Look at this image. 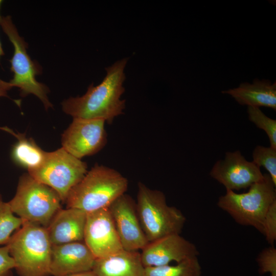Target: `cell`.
I'll list each match as a JSON object with an SVG mask.
<instances>
[{
	"mask_svg": "<svg viewBox=\"0 0 276 276\" xmlns=\"http://www.w3.org/2000/svg\"><path fill=\"white\" fill-rule=\"evenodd\" d=\"M249 121L267 134L270 146L276 148V120L266 116L259 107L247 106Z\"/></svg>",
	"mask_w": 276,
	"mask_h": 276,
	"instance_id": "obj_21",
	"label": "cell"
},
{
	"mask_svg": "<svg viewBox=\"0 0 276 276\" xmlns=\"http://www.w3.org/2000/svg\"><path fill=\"white\" fill-rule=\"evenodd\" d=\"M253 162L264 167L276 185V148L257 145L252 151Z\"/></svg>",
	"mask_w": 276,
	"mask_h": 276,
	"instance_id": "obj_22",
	"label": "cell"
},
{
	"mask_svg": "<svg viewBox=\"0 0 276 276\" xmlns=\"http://www.w3.org/2000/svg\"><path fill=\"white\" fill-rule=\"evenodd\" d=\"M142 250L141 259L145 267L166 265L173 261L179 263L199 254L193 243L177 234L149 242Z\"/></svg>",
	"mask_w": 276,
	"mask_h": 276,
	"instance_id": "obj_13",
	"label": "cell"
},
{
	"mask_svg": "<svg viewBox=\"0 0 276 276\" xmlns=\"http://www.w3.org/2000/svg\"><path fill=\"white\" fill-rule=\"evenodd\" d=\"M257 262L261 274L269 272L270 276H276V249L273 245L264 249L259 255Z\"/></svg>",
	"mask_w": 276,
	"mask_h": 276,
	"instance_id": "obj_23",
	"label": "cell"
},
{
	"mask_svg": "<svg viewBox=\"0 0 276 276\" xmlns=\"http://www.w3.org/2000/svg\"><path fill=\"white\" fill-rule=\"evenodd\" d=\"M127 179L119 172L96 164L70 191L66 208H76L88 213L108 208L128 188Z\"/></svg>",
	"mask_w": 276,
	"mask_h": 276,
	"instance_id": "obj_2",
	"label": "cell"
},
{
	"mask_svg": "<svg viewBox=\"0 0 276 276\" xmlns=\"http://www.w3.org/2000/svg\"><path fill=\"white\" fill-rule=\"evenodd\" d=\"M18 141L13 146L11 157L17 165L26 168L28 172L39 167L43 162L47 152L41 149L32 138L25 134L18 133Z\"/></svg>",
	"mask_w": 276,
	"mask_h": 276,
	"instance_id": "obj_18",
	"label": "cell"
},
{
	"mask_svg": "<svg viewBox=\"0 0 276 276\" xmlns=\"http://www.w3.org/2000/svg\"><path fill=\"white\" fill-rule=\"evenodd\" d=\"M0 129H2V130H5V131H6L7 132H8L9 133H10L11 134H12L13 132V131L12 130H11L9 128H8L7 127H0Z\"/></svg>",
	"mask_w": 276,
	"mask_h": 276,
	"instance_id": "obj_29",
	"label": "cell"
},
{
	"mask_svg": "<svg viewBox=\"0 0 276 276\" xmlns=\"http://www.w3.org/2000/svg\"><path fill=\"white\" fill-rule=\"evenodd\" d=\"M275 185L268 174L261 181L252 184L247 192L237 193L226 190L218 206L242 225L251 226L263 234V221L271 204L276 200Z\"/></svg>",
	"mask_w": 276,
	"mask_h": 276,
	"instance_id": "obj_5",
	"label": "cell"
},
{
	"mask_svg": "<svg viewBox=\"0 0 276 276\" xmlns=\"http://www.w3.org/2000/svg\"><path fill=\"white\" fill-rule=\"evenodd\" d=\"M231 95L239 104L276 109V83L256 79L252 83L244 82L239 87L222 91Z\"/></svg>",
	"mask_w": 276,
	"mask_h": 276,
	"instance_id": "obj_16",
	"label": "cell"
},
{
	"mask_svg": "<svg viewBox=\"0 0 276 276\" xmlns=\"http://www.w3.org/2000/svg\"><path fill=\"white\" fill-rule=\"evenodd\" d=\"M2 201H3V200H2V197L1 194H0V202H2Z\"/></svg>",
	"mask_w": 276,
	"mask_h": 276,
	"instance_id": "obj_30",
	"label": "cell"
},
{
	"mask_svg": "<svg viewBox=\"0 0 276 276\" xmlns=\"http://www.w3.org/2000/svg\"><path fill=\"white\" fill-rule=\"evenodd\" d=\"M65 276H97L93 270L69 274Z\"/></svg>",
	"mask_w": 276,
	"mask_h": 276,
	"instance_id": "obj_27",
	"label": "cell"
},
{
	"mask_svg": "<svg viewBox=\"0 0 276 276\" xmlns=\"http://www.w3.org/2000/svg\"><path fill=\"white\" fill-rule=\"evenodd\" d=\"M14 268L15 263L8 246L0 247V276H13L12 270Z\"/></svg>",
	"mask_w": 276,
	"mask_h": 276,
	"instance_id": "obj_25",
	"label": "cell"
},
{
	"mask_svg": "<svg viewBox=\"0 0 276 276\" xmlns=\"http://www.w3.org/2000/svg\"><path fill=\"white\" fill-rule=\"evenodd\" d=\"M2 3H3V1L0 0V9H1V5ZM1 17V16L0 15V18ZM4 55H5V53L3 49L1 42L0 41V59H1V57L2 56H4ZM0 88L8 90L10 89H11L12 87L10 85L9 82L4 81L0 79Z\"/></svg>",
	"mask_w": 276,
	"mask_h": 276,
	"instance_id": "obj_26",
	"label": "cell"
},
{
	"mask_svg": "<svg viewBox=\"0 0 276 276\" xmlns=\"http://www.w3.org/2000/svg\"><path fill=\"white\" fill-rule=\"evenodd\" d=\"M86 216L76 208L59 210L46 228L52 245L83 241Z\"/></svg>",
	"mask_w": 276,
	"mask_h": 276,
	"instance_id": "obj_15",
	"label": "cell"
},
{
	"mask_svg": "<svg viewBox=\"0 0 276 276\" xmlns=\"http://www.w3.org/2000/svg\"><path fill=\"white\" fill-rule=\"evenodd\" d=\"M263 234L270 245H273L276 240V200L268 209L263 221Z\"/></svg>",
	"mask_w": 276,
	"mask_h": 276,
	"instance_id": "obj_24",
	"label": "cell"
},
{
	"mask_svg": "<svg viewBox=\"0 0 276 276\" xmlns=\"http://www.w3.org/2000/svg\"><path fill=\"white\" fill-rule=\"evenodd\" d=\"M19 276H50L52 244L47 228L27 221L7 244Z\"/></svg>",
	"mask_w": 276,
	"mask_h": 276,
	"instance_id": "obj_3",
	"label": "cell"
},
{
	"mask_svg": "<svg viewBox=\"0 0 276 276\" xmlns=\"http://www.w3.org/2000/svg\"><path fill=\"white\" fill-rule=\"evenodd\" d=\"M105 123L100 119L73 118L62 134V147L80 159L97 153L107 142Z\"/></svg>",
	"mask_w": 276,
	"mask_h": 276,
	"instance_id": "obj_9",
	"label": "cell"
},
{
	"mask_svg": "<svg viewBox=\"0 0 276 276\" xmlns=\"http://www.w3.org/2000/svg\"><path fill=\"white\" fill-rule=\"evenodd\" d=\"M108 209L123 249L142 250L149 242L141 225L136 202L125 193L116 199Z\"/></svg>",
	"mask_w": 276,
	"mask_h": 276,
	"instance_id": "obj_12",
	"label": "cell"
},
{
	"mask_svg": "<svg viewBox=\"0 0 276 276\" xmlns=\"http://www.w3.org/2000/svg\"><path fill=\"white\" fill-rule=\"evenodd\" d=\"M8 97L7 95V90L0 88V97Z\"/></svg>",
	"mask_w": 276,
	"mask_h": 276,
	"instance_id": "obj_28",
	"label": "cell"
},
{
	"mask_svg": "<svg viewBox=\"0 0 276 276\" xmlns=\"http://www.w3.org/2000/svg\"><path fill=\"white\" fill-rule=\"evenodd\" d=\"M93 270L97 276H145L140 253L124 250L108 257L96 259Z\"/></svg>",
	"mask_w": 276,
	"mask_h": 276,
	"instance_id": "obj_17",
	"label": "cell"
},
{
	"mask_svg": "<svg viewBox=\"0 0 276 276\" xmlns=\"http://www.w3.org/2000/svg\"><path fill=\"white\" fill-rule=\"evenodd\" d=\"M61 202L55 190L37 181L29 173L19 177L16 193L8 202L13 213L23 221L45 228L61 209Z\"/></svg>",
	"mask_w": 276,
	"mask_h": 276,
	"instance_id": "obj_6",
	"label": "cell"
},
{
	"mask_svg": "<svg viewBox=\"0 0 276 276\" xmlns=\"http://www.w3.org/2000/svg\"><path fill=\"white\" fill-rule=\"evenodd\" d=\"M136 208L143 232L149 242L171 234H180L186 219L175 206H169L165 194L137 184Z\"/></svg>",
	"mask_w": 276,
	"mask_h": 276,
	"instance_id": "obj_4",
	"label": "cell"
},
{
	"mask_svg": "<svg viewBox=\"0 0 276 276\" xmlns=\"http://www.w3.org/2000/svg\"><path fill=\"white\" fill-rule=\"evenodd\" d=\"M87 172L86 163L67 152L62 147L47 152L38 168L28 173L37 181L52 188L65 203L72 189Z\"/></svg>",
	"mask_w": 276,
	"mask_h": 276,
	"instance_id": "obj_8",
	"label": "cell"
},
{
	"mask_svg": "<svg viewBox=\"0 0 276 276\" xmlns=\"http://www.w3.org/2000/svg\"><path fill=\"white\" fill-rule=\"evenodd\" d=\"M145 276H200L201 267L197 257L187 259L176 265L145 267Z\"/></svg>",
	"mask_w": 276,
	"mask_h": 276,
	"instance_id": "obj_19",
	"label": "cell"
},
{
	"mask_svg": "<svg viewBox=\"0 0 276 276\" xmlns=\"http://www.w3.org/2000/svg\"><path fill=\"white\" fill-rule=\"evenodd\" d=\"M0 26L13 45V56L10 60L12 79L9 82L11 87H18L21 97L32 94L42 102L46 110L53 108L48 96L49 89L47 85L39 82L36 76L39 74L38 66L28 53V44L22 37L13 23L11 16L0 18Z\"/></svg>",
	"mask_w": 276,
	"mask_h": 276,
	"instance_id": "obj_7",
	"label": "cell"
},
{
	"mask_svg": "<svg viewBox=\"0 0 276 276\" xmlns=\"http://www.w3.org/2000/svg\"><path fill=\"white\" fill-rule=\"evenodd\" d=\"M23 220L14 215L8 202H0V245H7L12 233L22 225Z\"/></svg>",
	"mask_w": 276,
	"mask_h": 276,
	"instance_id": "obj_20",
	"label": "cell"
},
{
	"mask_svg": "<svg viewBox=\"0 0 276 276\" xmlns=\"http://www.w3.org/2000/svg\"><path fill=\"white\" fill-rule=\"evenodd\" d=\"M96 260L83 241L52 245L50 274L65 276L93 270Z\"/></svg>",
	"mask_w": 276,
	"mask_h": 276,
	"instance_id": "obj_14",
	"label": "cell"
},
{
	"mask_svg": "<svg viewBox=\"0 0 276 276\" xmlns=\"http://www.w3.org/2000/svg\"><path fill=\"white\" fill-rule=\"evenodd\" d=\"M210 175L226 190L233 191L249 188L264 178L260 168L247 160L239 150L227 152L223 159L214 165Z\"/></svg>",
	"mask_w": 276,
	"mask_h": 276,
	"instance_id": "obj_11",
	"label": "cell"
},
{
	"mask_svg": "<svg viewBox=\"0 0 276 276\" xmlns=\"http://www.w3.org/2000/svg\"><path fill=\"white\" fill-rule=\"evenodd\" d=\"M83 242L96 259L124 250L108 208L87 213Z\"/></svg>",
	"mask_w": 276,
	"mask_h": 276,
	"instance_id": "obj_10",
	"label": "cell"
},
{
	"mask_svg": "<svg viewBox=\"0 0 276 276\" xmlns=\"http://www.w3.org/2000/svg\"><path fill=\"white\" fill-rule=\"evenodd\" d=\"M127 61L125 58L106 67L102 82L97 86L91 84L83 95L64 100L61 103L63 112L73 118L100 119L111 124L125 108V100L121 98L125 91L124 69Z\"/></svg>",
	"mask_w": 276,
	"mask_h": 276,
	"instance_id": "obj_1",
	"label": "cell"
}]
</instances>
